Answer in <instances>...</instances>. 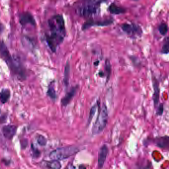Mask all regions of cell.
Here are the masks:
<instances>
[{"mask_svg":"<svg viewBox=\"0 0 169 169\" xmlns=\"http://www.w3.org/2000/svg\"><path fill=\"white\" fill-rule=\"evenodd\" d=\"M163 111H164V107H163V105L162 104H160L159 107L158 108L157 111V114L159 116L162 115Z\"/></svg>","mask_w":169,"mask_h":169,"instance_id":"25","label":"cell"},{"mask_svg":"<svg viewBox=\"0 0 169 169\" xmlns=\"http://www.w3.org/2000/svg\"><path fill=\"white\" fill-rule=\"evenodd\" d=\"M109 11L110 13L114 14H122L125 13L126 10L124 9L116 6L115 4H112L109 7Z\"/></svg>","mask_w":169,"mask_h":169,"instance_id":"14","label":"cell"},{"mask_svg":"<svg viewBox=\"0 0 169 169\" xmlns=\"http://www.w3.org/2000/svg\"><path fill=\"white\" fill-rule=\"evenodd\" d=\"M79 151V149L75 146L61 147L56 149L50 153V159L55 160H62L75 155Z\"/></svg>","mask_w":169,"mask_h":169,"instance_id":"3","label":"cell"},{"mask_svg":"<svg viewBox=\"0 0 169 169\" xmlns=\"http://www.w3.org/2000/svg\"><path fill=\"white\" fill-rule=\"evenodd\" d=\"M19 23L23 26H25L28 24L35 26L36 21L31 13L29 12L21 13L19 15Z\"/></svg>","mask_w":169,"mask_h":169,"instance_id":"6","label":"cell"},{"mask_svg":"<svg viewBox=\"0 0 169 169\" xmlns=\"http://www.w3.org/2000/svg\"><path fill=\"white\" fill-rule=\"evenodd\" d=\"M135 1H137V0H135Z\"/></svg>","mask_w":169,"mask_h":169,"instance_id":"26","label":"cell"},{"mask_svg":"<svg viewBox=\"0 0 169 169\" xmlns=\"http://www.w3.org/2000/svg\"><path fill=\"white\" fill-rule=\"evenodd\" d=\"M121 29L125 33L129 35H134L135 34L141 35L142 31L138 26L136 24H131L129 23L123 24L121 26Z\"/></svg>","mask_w":169,"mask_h":169,"instance_id":"8","label":"cell"},{"mask_svg":"<svg viewBox=\"0 0 169 169\" xmlns=\"http://www.w3.org/2000/svg\"><path fill=\"white\" fill-rule=\"evenodd\" d=\"M168 29L167 24L165 23H161L159 27V31L161 35H165L167 33Z\"/></svg>","mask_w":169,"mask_h":169,"instance_id":"20","label":"cell"},{"mask_svg":"<svg viewBox=\"0 0 169 169\" xmlns=\"http://www.w3.org/2000/svg\"><path fill=\"white\" fill-rule=\"evenodd\" d=\"M107 0H85L77 7L76 12L78 16L88 18L96 14L99 11L100 6Z\"/></svg>","mask_w":169,"mask_h":169,"instance_id":"2","label":"cell"},{"mask_svg":"<svg viewBox=\"0 0 169 169\" xmlns=\"http://www.w3.org/2000/svg\"><path fill=\"white\" fill-rule=\"evenodd\" d=\"M70 75V65L69 62H67L64 70V82L65 86H68L69 85Z\"/></svg>","mask_w":169,"mask_h":169,"instance_id":"16","label":"cell"},{"mask_svg":"<svg viewBox=\"0 0 169 169\" xmlns=\"http://www.w3.org/2000/svg\"><path fill=\"white\" fill-rule=\"evenodd\" d=\"M108 148L107 145H103L100 149L98 159V165L99 168H101L104 166L108 154Z\"/></svg>","mask_w":169,"mask_h":169,"instance_id":"10","label":"cell"},{"mask_svg":"<svg viewBox=\"0 0 169 169\" xmlns=\"http://www.w3.org/2000/svg\"><path fill=\"white\" fill-rule=\"evenodd\" d=\"M17 128L14 125H6L2 128V133L6 139L11 140L16 133Z\"/></svg>","mask_w":169,"mask_h":169,"instance_id":"9","label":"cell"},{"mask_svg":"<svg viewBox=\"0 0 169 169\" xmlns=\"http://www.w3.org/2000/svg\"><path fill=\"white\" fill-rule=\"evenodd\" d=\"M161 53L165 54L169 53V39L166 40L164 43L161 50Z\"/></svg>","mask_w":169,"mask_h":169,"instance_id":"21","label":"cell"},{"mask_svg":"<svg viewBox=\"0 0 169 169\" xmlns=\"http://www.w3.org/2000/svg\"><path fill=\"white\" fill-rule=\"evenodd\" d=\"M37 143H38L39 145H40L41 146H44L46 145L47 139L44 136L40 135L38 136V137L37 139Z\"/></svg>","mask_w":169,"mask_h":169,"instance_id":"22","label":"cell"},{"mask_svg":"<svg viewBox=\"0 0 169 169\" xmlns=\"http://www.w3.org/2000/svg\"><path fill=\"white\" fill-rule=\"evenodd\" d=\"M31 148L32 149V152H33V156L35 158L38 157L40 156V152L37 149L35 148V147L33 146V145H31Z\"/></svg>","mask_w":169,"mask_h":169,"instance_id":"24","label":"cell"},{"mask_svg":"<svg viewBox=\"0 0 169 169\" xmlns=\"http://www.w3.org/2000/svg\"><path fill=\"white\" fill-rule=\"evenodd\" d=\"M49 31L45 39L49 48L55 53L58 47L64 41L66 34L65 23L62 15L57 14L48 21Z\"/></svg>","mask_w":169,"mask_h":169,"instance_id":"1","label":"cell"},{"mask_svg":"<svg viewBox=\"0 0 169 169\" xmlns=\"http://www.w3.org/2000/svg\"><path fill=\"white\" fill-rule=\"evenodd\" d=\"M113 23V19L111 18L104 19L102 21H89L85 23L82 26V30H85L89 28L90 27L93 26H109Z\"/></svg>","mask_w":169,"mask_h":169,"instance_id":"7","label":"cell"},{"mask_svg":"<svg viewBox=\"0 0 169 169\" xmlns=\"http://www.w3.org/2000/svg\"><path fill=\"white\" fill-rule=\"evenodd\" d=\"M11 96V92L9 89H3L1 92V101L3 104H5L8 101Z\"/></svg>","mask_w":169,"mask_h":169,"instance_id":"15","label":"cell"},{"mask_svg":"<svg viewBox=\"0 0 169 169\" xmlns=\"http://www.w3.org/2000/svg\"><path fill=\"white\" fill-rule=\"evenodd\" d=\"M77 91L76 87H73L70 91L65 95V96L62 100V104L64 107H66L70 103L74 96H75Z\"/></svg>","mask_w":169,"mask_h":169,"instance_id":"11","label":"cell"},{"mask_svg":"<svg viewBox=\"0 0 169 169\" xmlns=\"http://www.w3.org/2000/svg\"><path fill=\"white\" fill-rule=\"evenodd\" d=\"M108 119V114L107 107L105 105L102 106L94 126L92 128V133L93 134H99L104 130L107 124Z\"/></svg>","mask_w":169,"mask_h":169,"instance_id":"4","label":"cell"},{"mask_svg":"<svg viewBox=\"0 0 169 169\" xmlns=\"http://www.w3.org/2000/svg\"><path fill=\"white\" fill-rule=\"evenodd\" d=\"M46 165L47 167L51 169H59L62 167L61 163H60L59 161L55 160H52V161L47 162Z\"/></svg>","mask_w":169,"mask_h":169,"instance_id":"17","label":"cell"},{"mask_svg":"<svg viewBox=\"0 0 169 169\" xmlns=\"http://www.w3.org/2000/svg\"><path fill=\"white\" fill-rule=\"evenodd\" d=\"M96 108H97V106L96 105H94V106H93L91 108L90 112L88 121V123H90L91 120H92L93 118V116H94V115L95 114V112H96Z\"/></svg>","mask_w":169,"mask_h":169,"instance_id":"23","label":"cell"},{"mask_svg":"<svg viewBox=\"0 0 169 169\" xmlns=\"http://www.w3.org/2000/svg\"><path fill=\"white\" fill-rule=\"evenodd\" d=\"M47 95L48 96L51 98V99L55 100L56 98V92L55 90L54 86L53 83H51L48 86V90H47Z\"/></svg>","mask_w":169,"mask_h":169,"instance_id":"18","label":"cell"},{"mask_svg":"<svg viewBox=\"0 0 169 169\" xmlns=\"http://www.w3.org/2000/svg\"><path fill=\"white\" fill-rule=\"evenodd\" d=\"M156 145L160 148H169V137L164 136L156 139Z\"/></svg>","mask_w":169,"mask_h":169,"instance_id":"13","label":"cell"},{"mask_svg":"<svg viewBox=\"0 0 169 169\" xmlns=\"http://www.w3.org/2000/svg\"><path fill=\"white\" fill-rule=\"evenodd\" d=\"M153 88L154 90V93L153 95V99L155 106L157 105L159 100L160 89L159 87V83L157 80L155 78H153Z\"/></svg>","mask_w":169,"mask_h":169,"instance_id":"12","label":"cell"},{"mask_svg":"<svg viewBox=\"0 0 169 169\" xmlns=\"http://www.w3.org/2000/svg\"><path fill=\"white\" fill-rule=\"evenodd\" d=\"M105 70L106 72V82H108L109 80H110L111 73V65L110 64V61L108 60H106L105 62Z\"/></svg>","mask_w":169,"mask_h":169,"instance_id":"19","label":"cell"},{"mask_svg":"<svg viewBox=\"0 0 169 169\" xmlns=\"http://www.w3.org/2000/svg\"><path fill=\"white\" fill-rule=\"evenodd\" d=\"M6 62L11 70L12 72L16 75L18 78L21 80L26 79L25 70L18 58L16 57L11 56Z\"/></svg>","mask_w":169,"mask_h":169,"instance_id":"5","label":"cell"}]
</instances>
